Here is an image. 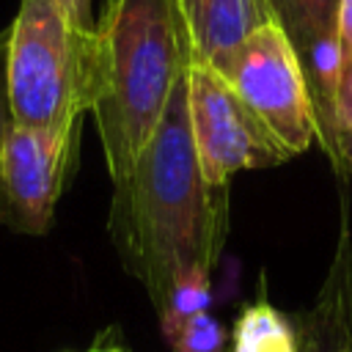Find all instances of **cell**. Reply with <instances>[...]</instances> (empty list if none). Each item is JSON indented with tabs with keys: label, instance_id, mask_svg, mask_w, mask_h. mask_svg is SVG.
<instances>
[{
	"label": "cell",
	"instance_id": "4fadbf2b",
	"mask_svg": "<svg viewBox=\"0 0 352 352\" xmlns=\"http://www.w3.org/2000/svg\"><path fill=\"white\" fill-rule=\"evenodd\" d=\"M352 129V52L344 58V69L338 77V91H336V110H333V151H336V138L341 132Z\"/></svg>",
	"mask_w": 352,
	"mask_h": 352
},
{
	"label": "cell",
	"instance_id": "30bf717a",
	"mask_svg": "<svg viewBox=\"0 0 352 352\" xmlns=\"http://www.w3.org/2000/svg\"><path fill=\"white\" fill-rule=\"evenodd\" d=\"M272 22L286 33L297 58L324 33L336 30L338 0H267Z\"/></svg>",
	"mask_w": 352,
	"mask_h": 352
},
{
	"label": "cell",
	"instance_id": "3957f363",
	"mask_svg": "<svg viewBox=\"0 0 352 352\" xmlns=\"http://www.w3.org/2000/svg\"><path fill=\"white\" fill-rule=\"evenodd\" d=\"M91 38L77 36L58 0H19L8 28V104L14 124L74 129L91 107Z\"/></svg>",
	"mask_w": 352,
	"mask_h": 352
},
{
	"label": "cell",
	"instance_id": "277c9868",
	"mask_svg": "<svg viewBox=\"0 0 352 352\" xmlns=\"http://www.w3.org/2000/svg\"><path fill=\"white\" fill-rule=\"evenodd\" d=\"M220 74L286 160L302 154L319 138L302 63L275 22L253 30Z\"/></svg>",
	"mask_w": 352,
	"mask_h": 352
},
{
	"label": "cell",
	"instance_id": "9a60e30c",
	"mask_svg": "<svg viewBox=\"0 0 352 352\" xmlns=\"http://www.w3.org/2000/svg\"><path fill=\"white\" fill-rule=\"evenodd\" d=\"M14 124L8 104V30H0V138Z\"/></svg>",
	"mask_w": 352,
	"mask_h": 352
},
{
	"label": "cell",
	"instance_id": "ba28073f",
	"mask_svg": "<svg viewBox=\"0 0 352 352\" xmlns=\"http://www.w3.org/2000/svg\"><path fill=\"white\" fill-rule=\"evenodd\" d=\"M190 38V60L220 72L236 47L272 22L267 0H179Z\"/></svg>",
	"mask_w": 352,
	"mask_h": 352
},
{
	"label": "cell",
	"instance_id": "2e32d148",
	"mask_svg": "<svg viewBox=\"0 0 352 352\" xmlns=\"http://www.w3.org/2000/svg\"><path fill=\"white\" fill-rule=\"evenodd\" d=\"M336 33L346 52H352V0H338L336 6Z\"/></svg>",
	"mask_w": 352,
	"mask_h": 352
},
{
	"label": "cell",
	"instance_id": "9c48e42d",
	"mask_svg": "<svg viewBox=\"0 0 352 352\" xmlns=\"http://www.w3.org/2000/svg\"><path fill=\"white\" fill-rule=\"evenodd\" d=\"M231 352H297V327L267 297H258L236 316Z\"/></svg>",
	"mask_w": 352,
	"mask_h": 352
},
{
	"label": "cell",
	"instance_id": "5bb4252c",
	"mask_svg": "<svg viewBox=\"0 0 352 352\" xmlns=\"http://www.w3.org/2000/svg\"><path fill=\"white\" fill-rule=\"evenodd\" d=\"M58 6L63 11L69 28L77 36H82V38H91L94 36L96 22H94V14H91V0H58Z\"/></svg>",
	"mask_w": 352,
	"mask_h": 352
},
{
	"label": "cell",
	"instance_id": "7a4b0ae2",
	"mask_svg": "<svg viewBox=\"0 0 352 352\" xmlns=\"http://www.w3.org/2000/svg\"><path fill=\"white\" fill-rule=\"evenodd\" d=\"M190 66L179 0H104L91 41V113L107 173L121 182Z\"/></svg>",
	"mask_w": 352,
	"mask_h": 352
},
{
	"label": "cell",
	"instance_id": "ac0fdd59",
	"mask_svg": "<svg viewBox=\"0 0 352 352\" xmlns=\"http://www.w3.org/2000/svg\"><path fill=\"white\" fill-rule=\"evenodd\" d=\"M88 352H124V349L116 346V344H104V346H91Z\"/></svg>",
	"mask_w": 352,
	"mask_h": 352
},
{
	"label": "cell",
	"instance_id": "8992f818",
	"mask_svg": "<svg viewBox=\"0 0 352 352\" xmlns=\"http://www.w3.org/2000/svg\"><path fill=\"white\" fill-rule=\"evenodd\" d=\"M74 135L77 126H8L0 138V223L19 234H47L63 190Z\"/></svg>",
	"mask_w": 352,
	"mask_h": 352
},
{
	"label": "cell",
	"instance_id": "52a82bcc",
	"mask_svg": "<svg viewBox=\"0 0 352 352\" xmlns=\"http://www.w3.org/2000/svg\"><path fill=\"white\" fill-rule=\"evenodd\" d=\"M294 327L297 352H352V236L346 214L319 294Z\"/></svg>",
	"mask_w": 352,
	"mask_h": 352
},
{
	"label": "cell",
	"instance_id": "6da1fadb",
	"mask_svg": "<svg viewBox=\"0 0 352 352\" xmlns=\"http://www.w3.org/2000/svg\"><path fill=\"white\" fill-rule=\"evenodd\" d=\"M113 187V242L154 308L179 275L195 267L212 270L226 234V190L209 187L198 168L187 72L176 80L129 173Z\"/></svg>",
	"mask_w": 352,
	"mask_h": 352
},
{
	"label": "cell",
	"instance_id": "5b68a950",
	"mask_svg": "<svg viewBox=\"0 0 352 352\" xmlns=\"http://www.w3.org/2000/svg\"><path fill=\"white\" fill-rule=\"evenodd\" d=\"M187 110L198 168L209 187L226 190L234 173L286 160L226 77L198 60L187 66Z\"/></svg>",
	"mask_w": 352,
	"mask_h": 352
},
{
	"label": "cell",
	"instance_id": "e0dca14e",
	"mask_svg": "<svg viewBox=\"0 0 352 352\" xmlns=\"http://www.w3.org/2000/svg\"><path fill=\"white\" fill-rule=\"evenodd\" d=\"M333 160H336V162H341V165L352 173V129H346V132H341V135L336 138Z\"/></svg>",
	"mask_w": 352,
	"mask_h": 352
},
{
	"label": "cell",
	"instance_id": "7c38bea8",
	"mask_svg": "<svg viewBox=\"0 0 352 352\" xmlns=\"http://www.w3.org/2000/svg\"><path fill=\"white\" fill-rule=\"evenodd\" d=\"M173 352H223L226 349V327L209 314H198L179 327L170 338Z\"/></svg>",
	"mask_w": 352,
	"mask_h": 352
},
{
	"label": "cell",
	"instance_id": "8fae6325",
	"mask_svg": "<svg viewBox=\"0 0 352 352\" xmlns=\"http://www.w3.org/2000/svg\"><path fill=\"white\" fill-rule=\"evenodd\" d=\"M209 272L212 270H206V267L187 270L184 275H179L173 280V286L168 289V294L157 305L160 327H162V336L168 341L179 333V327L184 322H190L192 316H198V314H204L209 308V300H212V278H209Z\"/></svg>",
	"mask_w": 352,
	"mask_h": 352
}]
</instances>
